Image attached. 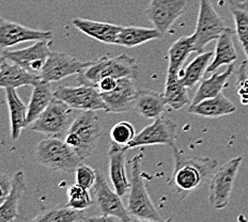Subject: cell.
I'll return each mask as SVG.
<instances>
[{"label":"cell","instance_id":"5bb4252c","mask_svg":"<svg viewBox=\"0 0 248 222\" xmlns=\"http://www.w3.org/2000/svg\"><path fill=\"white\" fill-rule=\"evenodd\" d=\"M51 53L49 41H38L37 43L23 49L6 50L2 49L1 58L14 62L35 75L41 74L44 65Z\"/></svg>","mask_w":248,"mask_h":222},{"label":"cell","instance_id":"44dd1931","mask_svg":"<svg viewBox=\"0 0 248 222\" xmlns=\"http://www.w3.org/2000/svg\"><path fill=\"white\" fill-rule=\"evenodd\" d=\"M236 110L235 105L229 99L220 93L215 97L201 101L196 105H189L188 112L193 115L208 118H217L234 113Z\"/></svg>","mask_w":248,"mask_h":222},{"label":"cell","instance_id":"74e56055","mask_svg":"<svg viewBox=\"0 0 248 222\" xmlns=\"http://www.w3.org/2000/svg\"><path fill=\"white\" fill-rule=\"evenodd\" d=\"M118 84V79L113 78V77H105L99 81L97 84V89L100 92H109L115 89Z\"/></svg>","mask_w":248,"mask_h":222},{"label":"cell","instance_id":"836d02e7","mask_svg":"<svg viewBox=\"0 0 248 222\" xmlns=\"http://www.w3.org/2000/svg\"><path fill=\"white\" fill-rule=\"evenodd\" d=\"M136 136L135 128L130 122L121 121L113 125L110 131L111 142L121 147H126Z\"/></svg>","mask_w":248,"mask_h":222},{"label":"cell","instance_id":"4fadbf2b","mask_svg":"<svg viewBox=\"0 0 248 222\" xmlns=\"http://www.w3.org/2000/svg\"><path fill=\"white\" fill-rule=\"evenodd\" d=\"M93 61H80L65 53L51 51L40 77L44 81L55 82L70 76H77L89 68Z\"/></svg>","mask_w":248,"mask_h":222},{"label":"cell","instance_id":"ac0fdd59","mask_svg":"<svg viewBox=\"0 0 248 222\" xmlns=\"http://www.w3.org/2000/svg\"><path fill=\"white\" fill-rule=\"evenodd\" d=\"M41 80L39 75H35L31 72L24 69L14 62L8 59L1 58L0 64V86L3 89L14 88L17 89L20 87L34 86Z\"/></svg>","mask_w":248,"mask_h":222},{"label":"cell","instance_id":"7a4b0ae2","mask_svg":"<svg viewBox=\"0 0 248 222\" xmlns=\"http://www.w3.org/2000/svg\"><path fill=\"white\" fill-rule=\"evenodd\" d=\"M138 74V64L132 57L125 54L117 57L103 56L77 75L76 80L79 85L97 88L99 81L105 77H113L117 79L128 77L135 79Z\"/></svg>","mask_w":248,"mask_h":222},{"label":"cell","instance_id":"30bf717a","mask_svg":"<svg viewBox=\"0 0 248 222\" xmlns=\"http://www.w3.org/2000/svg\"><path fill=\"white\" fill-rule=\"evenodd\" d=\"M56 99L63 101L75 110H106V105L97 88L79 85L77 87L59 86L54 91Z\"/></svg>","mask_w":248,"mask_h":222},{"label":"cell","instance_id":"484cf974","mask_svg":"<svg viewBox=\"0 0 248 222\" xmlns=\"http://www.w3.org/2000/svg\"><path fill=\"white\" fill-rule=\"evenodd\" d=\"M7 104L11 121V136L12 140L16 141L20 136V133L26 127V118H27L28 106H26L18 96L16 89L9 88L6 89Z\"/></svg>","mask_w":248,"mask_h":222},{"label":"cell","instance_id":"6da1fadb","mask_svg":"<svg viewBox=\"0 0 248 222\" xmlns=\"http://www.w3.org/2000/svg\"><path fill=\"white\" fill-rule=\"evenodd\" d=\"M174 167L171 178L172 185L179 193H189L198 189L205 179L211 178L218 167L213 158L187 156L173 147Z\"/></svg>","mask_w":248,"mask_h":222},{"label":"cell","instance_id":"f546056e","mask_svg":"<svg viewBox=\"0 0 248 222\" xmlns=\"http://www.w3.org/2000/svg\"><path fill=\"white\" fill-rule=\"evenodd\" d=\"M164 96L167 101L168 107L172 110L183 109L185 106L189 104L187 87L181 80L179 74L167 73Z\"/></svg>","mask_w":248,"mask_h":222},{"label":"cell","instance_id":"8992f818","mask_svg":"<svg viewBox=\"0 0 248 222\" xmlns=\"http://www.w3.org/2000/svg\"><path fill=\"white\" fill-rule=\"evenodd\" d=\"M76 118L75 109L54 96L48 107L37 120L30 124V130L47 137H65Z\"/></svg>","mask_w":248,"mask_h":222},{"label":"cell","instance_id":"4316f807","mask_svg":"<svg viewBox=\"0 0 248 222\" xmlns=\"http://www.w3.org/2000/svg\"><path fill=\"white\" fill-rule=\"evenodd\" d=\"M196 51L195 38L194 35L189 37H182L170 46L168 49V70L169 74H179V72L183 69V64L187 60L189 55Z\"/></svg>","mask_w":248,"mask_h":222},{"label":"cell","instance_id":"d590c367","mask_svg":"<svg viewBox=\"0 0 248 222\" xmlns=\"http://www.w3.org/2000/svg\"><path fill=\"white\" fill-rule=\"evenodd\" d=\"M97 172L94 169L85 163H80L75 170L76 184H78L87 189L92 188L96 182Z\"/></svg>","mask_w":248,"mask_h":222},{"label":"cell","instance_id":"d6986e66","mask_svg":"<svg viewBox=\"0 0 248 222\" xmlns=\"http://www.w3.org/2000/svg\"><path fill=\"white\" fill-rule=\"evenodd\" d=\"M72 24L88 37L105 44H117L118 35L122 29V26L85 18H74Z\"/></svg>","mask_w":248,"mask_h":222},{"label":"cell","instance_id":"277c9868","mask_svg":"<svg viewBox=\"0 0 248 222\" xmlns=\"http://www.w3.org/2000/svg\"><path fill=\"white\" fill-rule=\"evenodd\" d=\"M101 136L102 128L95 110H85L76 116L64 140L85 161L91 156Z\"/></svg>","mask_w":248,"mask_h":222},{"label":"cell","instance_id":"3957f363","mask_svg":"<svg viewBox=\"0 0 248 222\" xmlns=\"http://www.w3.org/2000/svg\"><path fill=\"white\" fill-rule=\"evenodd\" d=\"M142 155H137L130 162V190H128L127 210L134 220L164 221L155 208L144 184L141 172Z\"/></svg>","mask_w":248,"mask_h":222},{"label":"cell","instance_id":"d6a6232c","mask_svg":"<svg viewBox=\"0 0 248 222\" xmlns=\"http://www.w3.org/2000/svg\"><path fill=\"white\" fill-rule=\"evenodd\" d=\"M235 24V34L237 35L248 60V9L230 8Z\"/></svg>","mask_w":248,"mask_h":222},{"label":"cell","instance_id":"52a82bcc","mask_svg":"<svg viewBox=\"0 0 248 222\" xmlns=\"http://www.w3.org/2000/svg\"><path fill=\"white\" fill-rule=\"evenodd\" d=\"M242 162L243 157L232 158L217 168L211 177L209 200L214 208L223 209L228 205Z\"/></svg>","mask_w":248,"mask_h":222},{"label":"cell","instance_id":"e575fe53","mask_svg":"<svg viewBox=\"0 0 248 222\" xmlns=\"http://www.w3.org/2000/svg\"><path fill=\"white\" fill-rule=\"evenodd\" d=\"M248 61H243L236 72V92L243 105H248Z\"/></svg>","mask_w":248,"mask_h":222},{"label":"cell","instance_id":"1f68e13d","mask_svg":"<svg viewBox=\"0 0 248 222\" xmlns=\"http://www.w3.org/2000/svg\"><path fill=\"white\" fill-rule=\"evenodd\" d=\"M68 203L66 205L70 207L78 210H86L93 204V200L89 192V189H87L78 184H74L68 188Z\"/></svg>","mask_w":248,"mask_h":222},{"label":"cell","instance_id":"ffe728a7","mask_svg":"<svg viewBox=\"0 0 248 222\" xmlns=\"http://www.w3.org/2000/svg\"><path fill=\"white\" fill-rule=\"evenodd\" d=\"M167 101L164 93L150 90H138L133 110L143 118L155 120L166 110Z\"/></svg>","mask_w":248,"mask_h":222},{"label":"cell","instance_id":"603a6c76","mask_svg":"<svg viewBox=\"0 0 248 222\" xmlns=\"http://www.w3.org/2000/svg\"><path fill=\"white\" fill-rule=\"evenodd\" d=\"M26 189L25 175L23 171H17L12 178V188L6 200L0 206V222H12L19 218L18 204Z\"/></svg>","mask_w":248,"mask_h":222},{"label":"cell","instance_id":"8d00e7d4","mask_svg":"<svg viewBox=\"0 0 248 222\" xmlns=\"http://www.w3.org/2000/svg\"><path fill=\"white\" fill-rule=\"evenodd\" d=\"M12 188V178H10L6 173L1 174L0 178V203H2Z\"/></svg>","mask_w":248,"mask_h":222},{"label":"cell","instance_id":"8fae6325","mask_svg":"<svg viewBox=\"0 0 248 222\" xmlns=\"http://www.w3.org/2000/svg\"><path fill=\"white\" fill-rule=\"evenodd\" d=\"M93 192H94V202L99 207L101 215L108 221L130 222L134 220L128 214L127 207L123 205L120 195L116 192H112L100 172H97L96 182L93 186Z\"/></svg>","mask_w":248,"mask_h":222},{"label":"cell","instance_id":"ba28073f","mask_svg":"<svg viewBox=\"0 0 248 222\" xmlns=\"http://www.w3.org/2000/svg\"><path fill=\"white\" fill-rule=\"evenodd\" d=\"M228 28L217 13L211 0H200L199 12L196 24L195 32V46L197 53H202L204 47L212 41H217L221 33Z\"/></svg>","mask_w":248,"mask_h":222},{"label":"cell","instance_id":"7c38bea8","mask_svg":"<svg viewBox=\"0 0 248 222\" xmlns=\"http://www.w3.org/2000/svg\"><path fill=\"white\" fill-rule=\"evenodd\" d=\"M189 0H150L144 11L149 22L163 35L169 32L179 17L188 7Z\"/></svg>","mask_w":248,"mask_h":222},{"label":"cell","instance_id":"9a60e30c","mask_svg":"<svg viewBox=\"0 0 248 222\" xmlns=\"http://www.w3.org/2000/svg\"><path fill=\"white\" fill-rule=\"evenodd\" d=\"M53 39L51 31L31 29L17 23L1 17L0 23V46L6 49L23 42H38V41Z\"/></svg>","mask_w":248,"mask_h":222},{"label":"cell","instance_id":"9c48e42d","mask_svg":"<svg viewBox=\"0 0 248 222\" xmlns=\"http://www.w3.org/2000/svg\"><path fill=\"white\" fill-rule=\"evenodd\" d=\"M178 125L168 118L159 117L154 122L146 126L143 130L136 133L135 138L124 147L125 149L135 148L146 146H168L175 147Z\"/></svg>","mask_w":248,"mask_h":222},{"label":"cell","instance_id":"cb8c5ba5","mask_svg":"<svg viewBox=\"0 0 248 222\" xmlns=\"http://www.w3.org/2000/svg\"><path fill=\"white\" fill-rule=\"evenodd\" d=\"M50 82L41 79L33 86V91L28 105L27 118H26V127L34 122L42 115L43 111L48 107L54 99V92L49 86Z\"/></svg>","mask_w":248,"mask_h":222},{"label":"cell","instance_id":"d4e9b609","mask_svg":"<svg viewBox=\"0 0 248 222\" xmlns=\"http://www.w3.org/2000/svg\"><path fill=\"white\" fill-rule=\"evenodd\" d=\"M233 69L234 65L230 64L223 73H215L210 78L201 81L190 105H196L201 101L211 99V97H215L220 94L226 88L227 84H228L229 78L232 73H233Z\"/></svg>","mask_w":248,"mask_h":222},{"label":"cell","instance_id":"5b68a950","mask_svg":"<svg viewBox=\"0 0 248 222\" xmlns=\"http://www.w3.org/2000/svg\"><path fill=\"white\" fill-rule=\"evenodd\" d=\"M35 159L41 166L61 173L74 172L82 162L65 140L57 137H47L37 144Z\"/></svg>","mask_w":248,"mask_h":222},{"label":"cell","instance_id":"4dcf8cb0","mask_svg":"<svg viewBox=\"0 0 248 222\" xmlns=\"http://www.w3.org/2000/svg\"><path fill=\"white\" fill-rule=\"evenodd\" d=\"M90 218V217H89ZM85 210H78L70 206H55L47 210H44L35 217L33 221L43 222H73V221H89Z\"/></svg>","mask_w":248,"mask_h":222},{"label":"cell","instance_id":"83f0119b","mask_svg":"<svg viewBox=\"0 0 248 222\" xmlns=\"http://www.w3.org/2000/svg\"><path fill=\"white\" fill-rule=\"evenodd\" d=\"M162 37L163 34L155 28L134 27V26L123 27L122 26V29L117 39V45L132 48L150 42V41L158 40Z\"/></svg>","mask_w":248,"mask_h":222},{"label":"cell","instance_id":"f35d334b","mask_svg":"<svg viewBox=\"0 0 248 222\" xmlns=\"http://www.w3.org/2000/svg\"><path fill=\"white\" fill-rule=\"evenodd\" d=\"M230 8L234 9H248V0H227Z\"/></svg>","mask_w":248,"mask_h":222},{"label":"cell","instance_id":"2e32d148","mask_svg":"<svg viewBox=\"0 0 248 222\" xmlns=\"http://www.w3.org/2000/svg\"><path fill=\"white\" fill-rule=\"evenodd\" d=\"M138 90L133 78L123 77L118 79L115 89L109 92H101L102 99L106 105V112L121 113L133 110Z\"/></svg>","mask_w":248,"mask_h":222},{"label":"cell","instance_id":"f1b7e54d","mask_svg":"<svg viewBox=\"0 0 248 222\" xmlns=\"http://www.w3.org/2000/svg\"><path fill=\"white\" fill-rule=\"evenodd\" d=\"M214 57L213 51H202L179 72V76L183 84L187 88H194L201 81L204 73H206L212 59Z\"/></svg>","mask_w":248,"mask_h":222},{"label":"cell","instance_id":"e0dca14e","mask_svg":"<svg viewBox=\"0 0 248 222\" xmlns=\"http://www.w3.org/2000/svg\"><path fill=\"white\" fill-rule=\"evenodd\" d=\"M127 149L124 147L111 142L108 157H109V178L115 192L123 197L130 190L131 182L126 172L125 153Z\"/></svg>","mask_w":248,"mask_h":222},{"label":"cell","instance_id":"7402d4cb","mask_svg":"<svg viewBox=\"0 0 248 222\" xmlns=\"http://www.w3.org/2000/svg\"><path fill=\"white\" fill-rule=\"evenodd\" d=\"M234 31L227 28L216 41L214 57L212 59L206 73H214V71L223 65L233 64L237 60V53L233 42Z\"/></svg>","mask_w":248,"mask_h":222}]
</instances>
